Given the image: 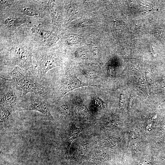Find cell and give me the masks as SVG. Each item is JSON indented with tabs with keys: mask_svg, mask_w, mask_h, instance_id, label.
<instances>
[{
	"mask_svg": "<svg viewBox=\"0 0 165 165\" xmlns=\"http://www.w3.org/2000/svg\"><path fill=\"white\" fill-rule=\"evenodd\" d=\"M59 39V38L57 34L54 33L45 45L47 47L53 46L57 42Z\"/></svg>",
	"mask_w": 165,
	"mask_h": 165,
	"instance_id": "obj_17",
	"label": "cell"
},
{
	"mask_svg": "<svg viewBox=\"0 0 165 165\" xmlns=\"http://www.w3.org/2000/svg\"><path fill=\"white\" fill-rule=\"evenodd\" d=\"M0 106L15 107L23 97L19 87L10 79L0 76Z\"/></svg>",
	"mask_w": 165,
	"mask_h": 165,
	"instance_id": "obj_3",
	"label": "cell"
},
{
	"mask_svg": "<svg viewBox=\"0 0 165 165\" xmlns=\"http://www.w3.org/2000/svg\"><path fill=\"white\" fill-rule=\"evenodd\" d=\"M152 163L151 161L147 159H144L141 160L138 165H151Z\"/></svg>",
	"mask_w": 165,
	"mask_h": 165,
	"instance_id": "obj_22",
	"label": "cell"
},
{
	"mask_svg": "<svg viewBox=\"0 0 165 165\" xmlns=\"http://www.w3.org/2000/svg\"><path fill=\"white\" fill-rule=\"evenodd\" d=\"M33 33L37 34L41 39L42 41L45 43V45L54 34L50 30H48L40 26H35L31 29Z\"/></svg>",
	"mask_w": 165,
	"mask_h": 165,
	"instance_id": "obj_11",
	"label": "cell"
},
{
	"mask_svg": "<svg viewBox=\"0 0 165 165\" xmlns=\"http://www.w3.org/2000/svg\"><path fill=\"white\" fill-rule=\"evenodd\" d=\"M94 100L96 105L99 108H104L105 106V103L99 97L95 96L94 97Z\"/></svg>",
	"mask_w": 165,
	"mask_h": 165,
	"instance_id": "obj_20",
	"label": "cell"
},
{
	"mask_svg": "<svg viewBox=\"0 0 165 165\" xmlns=\"http://www.w3.org/2000/svg\"><path fill=\"white\" fill-rule=\"evenodd\" d=\"M76 107L80 114L85 118L91 120H95L94 117L90 112L80 96L76 97L75 100Z\"/></svg>",
	"mask_w": 165,
	"mask_h": 165,
	"instance_id": "obj_8",
	"label": "cell"
},
{
	"mask_svg": "<svg viewBox=\"0 0 165 165\" xmlns=\"http://www.w3.org/2000/svg\"><path fill=\"white\" fill-rule=\"evenodd\" d=\"M34 55L36 61V65L34 66L37 70V75L39 78H42L51 69L60 66L59 60L48 51H37L34 53Z\"/></svg>",
	"mask_w": 165,
	"mask_h": 165,
	"instance_id": "obj_5",
	"label": "cell"
},
{
	"mask_svg": "<svg viewBox=\"0 0 165 165\" xmlns=\"http://www.w3.org/2000/svg\"><path fill=\"white\" fill-rule=\"evenodd\" d=\"M91 51L92 55L95 57L98 55V49L97 46L95 44H94L91 47Z\"/></svg>",
	"mask_w": 165,
	"mask_h": 165,
	"instance_id": "obj_21",
	"label": "cell"
},
{
	"mask_svg": "<svg viewBox=\"0 0 165 165\" xmlns=\"http://www.w3.org/2000/svg\"><path fill=\"white\" fill-rule=\"evenodd\" d=\"M109 157V154L105 152H97L92 155L91 159L97 162H104L107 160Z\"/></svg>",
	"mask_w": 165,
	"mask_h": 165,
	"instance_id": "obj_14",
	"label": "cell"
},
{
	"mask_svg": "<svg viewBox=\"0 0 165 165\" xmlns=\"http://www.w3.org/2000/svg\"><path fill=\"white\" fill-rule=\"evenodd\" d=\"M124 94L122 93L120 96L119 100V105L120 107H122L123 105V101H124Z\"/></svg>",
	"mask_w": 165,
	"mask_h": 165,
	"instance_id": "obj_23",
	"label": "cell"
},
{
	"mask_svg": "<svg viewBox=\"0 0 165 165\" xmlns=\"http://www.w3.org/2000/svg\"><path fill=\"white\" fill-rule=\"evenodd\" d=\"M15 111L13 107L10 106H0L1 126L6 123L11 118Z\"/></svg>",
	"mask_w": 165,
	"mask_h": 165,
	"instance_id": "obj_10",
	"label": "cell"
},
{
	"mask_svg": "<svg viewBox=\"0 0 165 165\" xmlns=\"http://www.w3.org/2000/svg\"><path fill=\"white\" fill-rule=\"evenodd\" d=\"M9 75L12 78L10 80L22 89L23 97H25L29 93H32L43 98L47 96L48 90L46 87L28 75L23 74L17 67H15Z\"/></svg>",
	"mask_w": 165,
	"mask_h": 165,
	"instance_id": "obj_2",
	"label": "cell"
},
{
	"mask_svg": "<svg viewBox=\"0 0 165 165\" xmlns=\"http://www.w3.org/2000/svg\"><path fill=\"white\" fill-rule=\"evenodd\" d=\"M133 100V97L130 96V98L129 99L128 102V111L129 112L130 110V108L131 106V103L132 101Z\"/></svg>",
	"mask_w": 165,
	"mask_h": 165,
	"instance_id": "obj_24",
	"label": "cell"
},
{
	"mask_svg": "<svg viewBox=\"0 0 165 165\" xmlns=\"http://www.w3.org/2000/svg\"><path fill=\"white\" fill-rule=\"evenodd\" d=\"M32 55L31 50L20 44L15 35L11 48L5 55L6 65L10 67L17 65L24 73H27L28 71H29L34 75L32 61Z\"/></svg>",
	"mask_w": 165,
	"mask_h": 165,
	"instance_id": "obj_1",
	"label": "cell"
},
{
	"mask_svg": "<svg viewBox=\"0 0 165 165\" xmlns=\"http://www.w3.org/2000/svg\"><path fill=\"white\" fill-rule=\"evenodd\" d=\"M79 40V36L75 34H69L65 39V43L68 45H72L77 43Z\"/></svg>",
	"mask_w": 165,
	"mask_h": 165,
	"instance_id": "obj_16",
	"label": "cell"
},
{
	"mask_svg": "<svg viewBox=\"0 0 165 165\" xmlns=\"http://www.w3.org/2000/svg\"><path fill=\"white\" fill-rule=\"evenodd\" d=\"M81 131L80 128L77 127L74 124H72L71 126L65 143L66 150L68 154L72 142L77 138Z\"/></svg>",
	"mask_w": 165,
	"mask_h": 165,
	"instance_id": "obj_9",
	"label": "cell"
},
{
	"mask_svg": "<svg viewBox=\"0 0 165 165\" xmlns=\"http://www.w3.org/2000/svg\"><path fill=\"white\" fill-rule=\"evenodd\" d=\"M23 11L24 15L26 16L38 17L40 15L39 11L35 7H25Z\"/></svg>",
	"mask_w": 165,
	"mask_h": 165,
	"instance_id": "obj_15",
	"label": "cell"
},
{
	"mask_svg": "<svg viewBox=\"0 0 165 165\" xmlns=\"http://www.w3.org/2000/svg\"><path fill=\"white\" fill-rule=\"evenodd\" d=\"M29 22L27 17L20 16L16 17L12 16L7 17L5 20V24L6 26L8 28L14 29L23 24Z\"/></svg>",
	"mask_w": 165,
	"mask_h": 165,
	"instance_id": "obj_7",
	"label": "cell"
},
{
	"mask_svg": "<svg viewBox=\"0 0 165 165\" xmlns=\"http://www.w3.org/2000/svg\"><path fill=\"white\" fill-rule=\"evenodd\" d=\"M121 165H125V164H123V163H122Z\"/></svg>",
	"mask_w": 165,
	"mask_h": 165,
	"instance_id": "obj_25",
	"label": "cell"
},
{
	"mask_svg": "<svg viewBox=\"0 0 165 165\" xmlns=\"http://www.w3.org/2000/svg\"><path fill=\"white\" fill-rule=\"evenodd\" d=\"M83 72L86 76L90 79H95L97 76L95 73L90 70H85Z\"/></svg>",
	"mask_w": 165,
	"mask_h": 165,
	"instance_id": "obj_19",
	"label": "cell"
},
{
	"mask_svg": "<svg viewBox=\"0 0 165 165\" xmlns=\"http://www.w3.org/2000/svg\"><path fill=\"white\" fill-rule=\"evenodd\" d=\"M88 146L87 141L82 142L72 156V158L77 160L82 158L86 152Z\"/></svg>",
	"mask_w": 165,
	"mask_h": 165,
	"instance_id": "obj_12",
	"label": "cell"
},
{
	"mask_svg": "<svg viewBox=\"0 0 165 165\" xmlns=\"http://www.w3.org/2000/svg\"><path fill=\"white\" fill-rule=\"evenodd\" d=\"M37 95L26 96L14 107L16 112L22 111H34L38 112L48 118L53 119L50 111V106Z\"/></svg>",
	"mask_w": 165,
	"mask_h": 165,
	"instance_id": "obj_4",
	"label": "cell"
},
{
	"mask_svg": "<svg viewBox=\"0 0 165 165\" xmlns=\"http://www.w3.org/2000/svg\"><path fill=\"white\" fill-rule=\"evenodd\" d=\"M75 54L77 57L82 59L86 58L88 57V53L86 51L82 49L77 50Z\"/></svg>",
	"mask_w": 165,
	"mask_h": 165,
	"instance_id": "obj_18",
	"label": "cell"
},
{
	"mask_svg": "<svg viewBox=\"0 0 165 165\" xmlns=\"http://www.w3.org/2000/svg\"><path fill=\"white\" fill-rule=\"evenodd\" d=\"M58 100L60 101L68 93L83 86H97L86 84L79 80L76 76L73 69H68L62 77L60 83Z\"/></svg>",
	"mask_w": 165,
	"mask_h": 165,
	"instance_id": "obj_6",
	"label": "cell"
},
{
	"mask_svg": "<svg viewBox=\"0 0 165 165\" xmlns=\"http://www.w3.org/2000/svg\"><path fill=\"white\" fill-rule=\"evenodd\" d=\"M58 112L60 117L66 119L67 117L69 111V105L66 101H64L60 104L57 106Z\"/></svg>",
	"mask_w": 165,
	"mask_h": 165,
	"instance_id": "obj_13",
	"label": "cell"
}]
</instances>
